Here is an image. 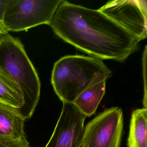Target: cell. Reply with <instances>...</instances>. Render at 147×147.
<instances>
[{"instance_id": "obj_9", "label": "cell", "mask_w": 147, "mask_h": 147, "mask_svg": "<svg viewBox=\"0 0 147 147\" xmlns=\"http://www.w3.org/2000/svg\"><path fill=\"white\" fill-rule=\"evenodd\" d=\"M106 82H101L87 88L73 102L86 117L95 114L105 93Z\"/></svg>"}, {"instance_id": "obj_10", "label": "cell", "mask_w": 147, "mask_h": 147, "mask_svg": "<svg viewBox=\"0 0 147 147\" xmlns=\"http://www.w3.org/2000/svg\"><path fill=\"white\" fill-rule=\"evenodd\" d=\"M147 108L135 110L131 114L128 147H147Z\"/></svg>"}, {"instance_id": "obj_14", "label": "cell", "mask_w": 147, "mask_h": 147, "mask_svg": "<svg viewBox=\"0 0 147 147\" xmlns=\"http://www.w3.org/2000/svg\"><path fill=\"white\" fill-rule=\"evenodd\" d=\"M8 32L4 26L3 23L0 21V35L7 34Z\"/></svg>"}, {"instance_id": "obj_6", "label": "cell", "mask_w": 147, "mask_h": 147, "mask_svg": "<svg viewBox=\"0 0 147 147\" xmlns=\"http://www.w3.org/2000/svg\"><path fill=\"white\" fill-rule=\"evenodd\" d=\"M98 10L141 41L147 38L146 1H112Z\"/></svg>"}, {"instance_id": "obj_2", "label": "cell", "mask_w": 147, "mask_h": 147, "mask_svg": "<svg viewBox=\"0 0 147 147\" xmlns=\"http://www.w3.org/2000/svg\"><path fill=\"white\" fill-rule=\"evenodd\" d=\"M112 72L100 59L82 55L63 57L54 64L51 81L63 103H73L86 89L111 77Z\"/></svg>"}, {"instance_id": "obj_11", "label": "cell", "mask_w": 147, "mask_h": 147, "mask_svg": "<svg viewBox=\"0 0 147 147\" xmlns=\"http://www.w3.org/2000/svg\"><path fill=\"white\" fill-rule=\"evenodd\" d=\"M0 102L19 109L24 104V98L19 86L10 75L0 68Z\"/></svg>"}, {"instance_id": "obj_1", "label": "cell", "mask_w": 147, "mask_h": 147, "mask_svg": "<svg viewBox=\"0 0 147 147\" xmlns=\"http://www.w3.org/2000/svg\"><path fill=\"white\" fill-rule=\"evenodd\" d=\"M51 26L68 43L100 59L123 61L141 40L98 10L63 1Z\"/></svg>"}, {"instance_id": "obj_3", "label": "cell", "mask_w": 147, "mask_h": 147, "mask_svg": "<svg viewBox=\"0 0 147 147\" xmlns=\"http://www.w3.org/2000/svg\"><path fill=\"white\" fill-rule=\"evenodd\" d=\"M0 68L10 76L23 93L24 104L17 109L25 120L30 119L39 100L41 82L21 41L8 33L0 35Z\"/></svg>"}, {"instance_id": "obj_4", "label": "cell", "mask_w": 147, "mask_h": 147, "mask_svg": "<svg viewBox=\"0 0 147 147\" xmlns=\"http://www.w3.org/2000/svg\"><path fill=\"white\" fill-rule=\"evenodd\" d=\"M63 0H9L3 23L7 31H27L40 25H51Z\"/></svg>"}, {"instance_id": "obj_8", "label": "cell", "mask_w": 147, "mask_h": 147, "mask_svg": "<svg viewBox=\"0 0 147 147\" xmlns=\"http://www.w3.org/2000/svg\"><path fill=\"white\" fill-rule=\"evenodd\" d=\"M25 120L17 108L0 102V137L13 140L25 138Z\"/></svg>"}, {"instance_id": "obj_7", "label": "cell", "mask_w": 147, "mask_h": 147, "mask_svg": "<svg viewBox=\"0 0 147 147\" xmlns=\"http://www.w3.org/2000/svg\"><path fill=\"white\" fill-rule=\"evenodd\" d=\"M86 117L73 103H63L60 117L45 147H81Z\"/></svg>"}, {"instance_id": "obj_12", "label": "cell", "mask_w": 147, "mask_h": 147, "mask_svg": "<svg viewBox=\"0 0 147 147\" xmlns=\"http://www.w3.org/2000/svg\"><path fill=\"white\" fill-rule=\"evenodd\" d=\"M0 147H31L26 138L13 140L0 137Z\"/></svg>"}, {"instance_id": "obj_5", "label": "cell", "mask_w": 147, "mask_h": 147, "mask_svg": "<svg viewBox=\"0 0 147 147\" xmlns=\"http://www.w3.org/2000/svg\"><path fill=\"white\" fill-rule=\"evenodd\" d=\"M123 128L122 109H106L87 124L81 147H119Z\"/></svg>"}, {"instance_id": "obj_13", "label": "cell", "mask_w": 147, "mask_h": 147, "mask_svg": "<svg viewBox=\"0 0 147 147\" xmlns=\"http://www.w3.org/2000/svg\"><path fill=\"white\" fill-rule=\"evenodd\" d=\"M9 0H0V21L2 22L6 11Z\"/></svg>"}]
</instances>
